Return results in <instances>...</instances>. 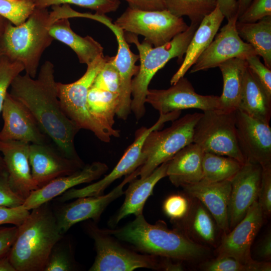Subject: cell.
I'll use <instances>...</instances> for the list:
<instances>
[{"label": "cell", "instance_id": "obj_44", "mask_svg": "<svg viewBox=\"0 0 271 271\" xmlns=\"http://www.w3.org/2000/svg\"><path fill=\"white\" fill-rule=\"evenodd\" d=\"M260 186L257 202L264 216L271 213V166L262 168Z\"/></svg>", "mask_w": 271, "mask_h": 271}, {"label": "cell", "instance_id": "obj_15", "mask_svg": "<svg viewBox=\"0 0 271 271\" xmlns=\"http://www.w3.org/2000/svg\"><path fill=\"white\" fill-rule=\"evenodd\" d=\"M137 176L136 170L125 176L119 185L106 195L78 198L57 209L54 213L60 232L63 234L76 223L88 219L98 221L109 204L124 194L125 185Z\"/></svg>", "mask_w": 271, "mask_h": 271}, {"label": "cell", "instance_id": "obj_20", "mask_svg": "<svg viewBox=\"0 0 271 271\" xmlns=\"http://www.w3.org/2000/svg\"><path fill=\"white\" fill-rule=\"evenodd\" d=\"M262 167L246 161L232 178L228 207L230 231L245 216L249 208L258 200Z\"/></svg>", "mask_w": 271, "mask_h": 271}, {"label": "cell", "instance_id": "obj_26", "mask_svg": "<svg viewBox=\"0 0 271 271\" xmlns=\"http://www.w3.org/2000/svg\"><path fill=\"white\" fill-rule=\"evenodd\" d=\"M205 152L191 143L168 162L167 176L176 187L200 182L203 176L202 161Z\"/></svg>", "mask_w": 271, "mask_h": 271}, {"label": "cell", "instance_id": "obj_9", "mask_svg": "<svg viewBox=\"0 0 271 271\" xmlns=\"http://www.w3.org/2000/svg\"><path fill=\"white\" fill-rule=\"evenodd\" d=\"M85 228L94 240L96 252L89 270L132 271L140 268L163 270L165 259L159 261L156 256L138 253L125 248L93 223H87Z\"/></svg>", "mask_w": 271, "mask_h": 271}, {"label": "cell", "instance_id": "obj_17", "mask_svg": "<svg viewBox=\"0 0 271 271\" xmlns=\"http://www.w3.org/2000/svg\"><path fill=\"white\" fill-rule=\"evenodd\" d=\"M29 162L32 177L38 189L84 166L81 160L66 157L55 144L53 146L50 143L30 144Z\"/></svg>", "mask_w": 271, "mask_h": 271}, {"label": "cell", "instance_id": "obj_30", "mask_svg": "<svg viewBox=\"0 0 271 271\" xmlns=\"http://www.w3.org/2000/svg\"><path fill=\"white\" fill-rule=\"evenodd\" d=\"M118 97L117 94L92 86L87 95V108L90 114L111 137L120 136V130L113 127Z\"/></svg>", "mask_w": 271, "mask_h": 271}, {"label": "cell", "instance_id": "obj_45", "mask_svg": "<svg viewBox=\"0 0 271 271\" xmlns=\"http://www.w3.org/2000/svg\"><path fill=\"white\" fill-rule=\"evenodd\" d=\"M25 199L11 188L7 171L0 174V206L16 207L23 205Z\"/></svg>", "mask_w": 271, "mask_h": 271}, {"label": "cell", "instance_id": "obj_11", "mask_svg": "<svg viewBox=\"0 0 271 271\" xmlns=\"http://www.w3.org/2000/svg\"><path fill=\"white\" fill-rule=\"evenodd\" d=\"M114 24L124 32L144 36V40L155 47L169 42L189 27L182 18L166 9L145 11L128 7Z\"/></svg>", "mask_w": 271, "mask_h": 271}, {"label": "cell", "instance_id": "obj_25", "mask_svg": "<svg viewBox=\"0 0 271 271\" xmlns=\"http://www.w3.org/2000/svg\"><path fill=\"white\" fill-rule=\"evenodd\" d=\"M224 19V16L217 6L211 14L203 19L188 46L180 67L170 80L171 85L184 77L199 57L207 48L217 33Z\"/></svg>", "mask_w": 271, "mask_h": 271}, {"label": "cell", "instance_id": "obj_46", "mask_svg": "<svg viewBox=\"0 0 271 271\" xmlns=\"http://www.w3.org/2000/svg\"><path fill=\"white\" fill-rule=\"evenodd\" d=\"M23 205L16 207L0 206V225L11 224L18 227L30 214Z\"/></svg>", "mask_w": 271, "mask_h": 271}, {"label": "cell", "instance_id": "obj_10", "mask_svg": "<svg viewBox=\"0 0 271 271\" xmlns=\"http://www.w3.org/2000/svg\"><path fill=\"white\" fill-rule=\"evenodd\" d=\"M181 111L160 114L158 120L151 127H141L135 132L134 140L128 147L113 170L102 179L80 189L71 188L57 199L64 202L74 198L102 195L106 188L117 179L128 175L140 168L144 163L143 147L148 134L153 130L159 129L165 123L174 121L179 117Z\"/></svg>", "mask_w": 271, "mask_h": 271}, {"label": "cell", "instance_id": "obj_33", "mask_svg": "<svg viewBox=\"0 0 271 271\" xmlns=\"http://www.w3.org/2000/svg\"><path fill=\"white\" fill-rule=\"evenodd\" d=\"M243 164L229 157L205 153L202 161L203 176L201 181L215 183L231 180Z\"/></svg>", "mask_w": 271, "mask_h": 271}, {"label": "cell", "instance_id": "obj_43", "mask_svg": "<svg viewBox=\"0 0 271 271\" xmlns=\"http://www.w3.org/2000/svg\"><path fill=\"white\" fill-rule=\"evenodd\" d=\"M200 266L206 271H248L247 264H242L233 257L226 256H217L205 261Z\"/></svg>", "mask_w": 271, "mask_h": 271}, {"label": "cell", "instance_id": "obj_32", "mask_svg": "<svg viewBox=\"0 0 271 271\" xmlns=\"http://www.w3.org/2000/svg\"><path fill=\"white\" fill-rule=\"evenodd\" d=\"M195 200L193 205L190 204L188 213L182 219L184 220V228L197 240L213 245L216 241L218 226L205 207L199 201Z\"/></svg>", "mask_w": 271, "mask_h": 271}, {"label": "cell", "instance_id": "obj_7", "mask_svg": "<svg viewBox=\"0 0 271 271\" xmlns=\"http://www.w3.org/2000/svg\"><path fill=\"white\" fill-rule=\"evenodd\" d=\"M235 112L222 109L203 111L194 128L193 142L205 153L229 157L244 164L237 140Z\"/></svg>", "mask_w": 271, "mask_h": 271}, {"label": "cell", "instance_id": "obj_16", "mask_svg": "<svg viewBox=\"0 0 271 271\" xmlns=\"http://www.w3.org/2000/svg\"><path fill=\"white\" fill-rule=\"evenodd\" d=\"M4 126L0 141H20L34 144L50 143L36 119L21 101L8 92L2 110Z\"/></svg>", "mask_w": 271, "mask_h": 271}, {"label": "cell", "instance_id": "obj_29", "mask_svg": "<svg viewBox=\"0 0 271 271\" xmlns=\"http://www.w3.org/2000/svg\"><path fill=\"white\" fill-rule=\"evenodd\" d=\"M246 61L239 58L229 59L218 66L223 77V91L219 96L221 109L235 111L239 107Z\"/></svg>", "mask_w": 271, "mask_h": 271}, {"label": "cell", "instance_id": "obj_31", "mask_svg": "<svg viewBox=\"0 0 271 271\" xmlns=\"http://www.w3.org/2000/svg\"><path fill=\"white\" fill-rule=\"evenodd\" d=\"M236 27L241 39L252 46L271 69V16L252 23L237 21Z\"/></svg>", "mask_w": 271, "mask_h": 271}, {"label": "cell", "instance_id": "obj_51", "mask_svg": "<svg viewBox=\"0 0 271 271\" xmlns=\"http://www.w3.org/2000/svg\"><path fill=\"white\" fill-rule=\"evenodd\" d=\"M248 271H270L271 264L269 261H257L253 260L247 263Z\"/></svg>", "mask_w": 271, "mask_h": 271}, {"label": "cell", "instance_id": "obj_39", "mask_svg": "<svg viewBox=\"0 0 271 271\" xmlns=\"http://www.w3.org/2000/svg\"><path fill=\"white\" fill-rule=\"evenodd\" d=\"M24 70L22 64L0 57V113L2 111L8 89L14 79Z\"/></svg>", "mask_w": 271, "mask_h": 271}, {"label": "cell", "instance_id": "obj_40", "mask_svg": "<svg viewBox=\"0 0 271 271\" xmlns=\"http://www.w3.org/2000/svg\"><path fill=\"white\" fill-rule=\"evenodd\" d=\"M190 204L188 199L179 194L168 197L163 204L165 213L173 220H180L184 218L189 210Z\"/></svg>", "mask_w": 271, "mask_h": 271}, {"label": "cell", "instance_id": "obj_3", "mask_svg": "<svg viewBox=\"0 0 271 271\" xmlns=\"http://www.w3.org/2000/svg\"><path fill=\"white\" fill-rule=\"evenodd\" d=\"M31 210L18 227L8 253L16 271H44L52 248L63 238L48 202Z\"/></svg>", "mask_w": 271, "mask_h": 271}, {"label": "cell", "instance_id": "obj_36", "mask_svg": "<svg viewBox=\"0 0 271 271\" xmlns=\"http://www.w3.org/2000/svg\"><path fill=\"white\" fill-rule=\"evenodd\" d=\"M35 9L31 0H0V15L15 26L25 22Z\"/></svg>", "mask_w": 271, "mask_h": 271}, {"label": "cell", "instance_id": "obj_5", "mask_svg": "<svg viewBox=\"0 0 271 271\" xmlns=\"http://www.w3.org/2000/svg\"><path fill=\"white\" fill-rule=\"evenodd\" d=\"M47 8H35L27 20L8 25L0 38V54L23 64L26 73L35 78L41 57L54 40L49 33Z\"/></svg>", "mask_w": 271, "mask_h": 271}, {"label": "cell", "instance_id": "obj_14", "mask_svg": "<svg viewBox=\"0 0 271 271\" xmlns=\"http://www.w3.org/2000/svg\"><path fill=\"white\" fill-rule=\"evenodd\" d=\"M236 137L245 162L271 166V127L239 109L235 110Z\"/></svg>", "mask_w": 271, "mask_h": 271}, {"label": "cell", "instance_id": "obj_54", "mask_svg": "<svg viewBox=\"0 0 271 271\" xmlns=\"http://www.w3.org/2000/svg\"><path fill=\"white\" fill-rule=\"evenodd\" d=\"M10 22L7 19L0 15V38L3 35Z\"/></svg>", "mask_w": 271, "mask_h": 271}, {"label": "cell", "instance_id": "obj_42", "mask_svg": "<svg viewBox=\"0 0 271 271\" xmlns=\"http://www.w3.org/2000/svg\"><path fill=\"white\" fill-rule=\"evenodd\" d=\"M247 66L256 78L267 96L271 99V69L261 62L257 55H252L246 60Z\"/></svg>", "mask_w": 271, "mask_h": 271}, {"label": "cell", "instance_id": "obj_55", "mask_svg": "<svg viewBox=\"0 0 271 271\" xmlns=\"http://www.w3.org/2000/svg\"><path fill=\"white\" fill-rule=\"evenodd\" d=\"M6 171H7V169L5 161L0 155V174Z\"/></svg>", "mask_w": 271, "mask_h": 271}, {"label": "cell", "instance_id": "obj_24", "mask_svg": "<svg viewBox=\"0 0 271 271\" xmlns=\"http://www.w3.org/2000/svg\"><path fill=\"white\" fill-rule=\"evenodd\" d=\"M168 162L158 167L149 176L140 179H133L129 183L124 191V201L109 221V225L115 226L122 219L133 214L136 216L143 214V209L148 198L152 193L157 183L167 176Z\"/></svg>", "mask_w": 271, "mask_h": 271}, {"label": "cell", "instance_id": "obj_8", "mask_svg": "<svg viewBox=\"0 0 271 271\" xmlns=\"http://www.w3.org/2000/svg\"><path fill=\"white\" fill-rule=\"evenodd\" d=\"M106 60V56L103 55L96 58L87 65L85 73L74 82H57V90L61 105L69 118L80 129L89 130L101 141L108 143L111 136L92 117L87 103L88 91Z\"/></svg>", "mask_w": 271, "mask_h": 271}, {"label": "cell", "instance_id": "obj_47", "mask_svg": "<svg viewBox=\"0 0 271 271\" xmlns=\"http://www.w3.org/2000/svg\"><path fill=\"white\" fill-rule=\"evenodd\" d=\"M18 227H0V257L8 254L15 240Z\"/></svg>", "mask_w": 271, "mask_h": 271}, {"label": "cell", "instance_id": "obj_28", "mask_svg": "<svg viewBox=\"0 0 271 271\" xmlns=\"http://www.w3.org/2000/svg\"><path fill=\"white\" fill-rule=\"evenodd\" d=\"M238 109L251 117L269 123L271 99L267 96L248 66L244 74Z\"/></svg>", "mask_w": 271, "mask_h": 271}, {"label": "cell", "instance_id": "obj_4", "mask_svg": "<svg viewBox=\"0 0 271 271\" xmlns=\"http://www.w3.org/2000/svg\"><path fill=\"white\" fill-rule=\"evenodd\" d=\"M198 26L191 23L186 31L169 42L156 47L145 40L140 43L138 35L124 32L127 42L134 44L139 53V69L132 80L131 88L132 98L130 109L137 120L145 115L147 93L153 77L170 60L177 58L179 63L182 62L188 46Z\"/></svg>", "mask_w": 271, "mask_h": 271}, {"label": "cell", "instance_id": "obj_27", "mask_svg": "<svg viewBox=\"0 0 271 271\" xmlns=\"http://www.w3.org/2000/svg\"><path fill=\"white\" fill-rule=\"evenodd\" d=\"M49 33L54 39L69 46L76 53L80 63L88 65L103 55L101 44L91 36L81 37L75 33L68 19L54 22L49 27Z\"/></svg>", "mask_w": 271, "mask_h": 271}, {"label": "cell", "instance_id": "obj_2", "mask_svg": "<svg viewBox=\"0 0 271 271\" xmlns=\"http://www.w3.org/2000/svg\"><path fill=\"white\" fill-rule=\"evenodd\" d=\"M106 233L127 242L149 255L179 260L193 261L204 257L207 247L193 241L179 229H170L165 222L150 224L143 214L115 229H102Z\"/></svg>", "mask_w": 271, "mask_h": 271}, {"label": "cell", "instance_id": "obj_52", "mask_svg": "<svg viewBox=\"0 0 271 271\" xmlns=\"http://www.w3.org/2000/svg\"><path fill=\"white\" fill-rule=\"evenodd\" d=\"M0 271H16L10 260L8 254L0 257Z\"/></svg>", "mask_w": 271, "mask_h": 271}, {"label": "cell", "instance_id": "obj_49", "mask_svg": "<svg viewBox=\"0 0 271 271\" xmlns=\"http://www.w3.org/2000/svg\"><path fill=\"white\" fill-rule=\"evenodd\" d=\"M217 6L227 20L235 16L238 17L236 0H217Z\"/></svg>", "mask_w": 271, "mask_h": 271}, {"label": "cell", "instance_id": "obj_56", "mask_svg": "<svg viewBox=\"0 0 271 271\" xmlns=\"http://www.w3.org/2000/svg\"><path fill=\"white\" fill-rule=\"evenodd\" d=\"M1 54H0V57H1Z\"/></svg>", "mask_w": 271, "mask_h": 271}, {"label": "cell", "instance_id": "obj_41", "mask_svg": "<svg viewBox=\"0 0 271 271\" xmlns=\"http://www.w3.org/2000/svg\"><path fill=\"white\" fill-rule=\"evenodd\" d=\"M271 16V0H252L245 11L237 19L243 23H255Z\"/></svg>", "mask_w": 271, "mask_h": 271}, {"label": "cell", "instance_id": "obj_23", "mask_svg": "<svg viewBox=\"0 0 271 271\" xmlns=\"http://www.w3.org/2000/svg\"><path fill=\"white\" fill-rule=\"evenodd\" d=\"M190 197L199 201L208 210L224 234L230 231L228 207L230 180L215 183L199 182L182 187Z\"/></svg>", "mask_w": 271, "mask_h": 271}, {"label": "cell", "instance_id": "obj_18", "mask_svg": "<svg viewBox=\"0 0 271 271\" xmlns=\"http://www.w3.org/2000/svg\"><path fill=\"white\" fill-rule=\"evenodd\" d=\"M93 20L108 27L114 34L117 42V52L114 62L119 74L120 88L116 115L118 118L126 120L131 112V82L139 69V66L136 65L139 56L130 51L124 31L112 23L109 18L104 14L95 13Z\"/></svg>", "mask_w": 271, "mask_h": 271}, {"label": "cell", "instance_id": "obj_48", "mask_svg": "<svg viewBox=\"0 0 271 271\" xmlns=\"http://www.w3.org/2000/svg\"><path fill=\"white\" fill-rule=\"evenodd\" d=\"M128 7L140 11H154L166 10L164 0H124Z\"/></svg>", "mask_w": 271, "mask_h": 271}, {"label": "cell", "instance_id": "obj_6", "mask_svg": "<svg viewBox=\"0 0 271 271\" xmlns=\"http://www.w3.org/2000/svg\"><path fill=\"white\" fill-rule=\"evenodd\" d=\"M202 113H188L174 120L163 130L157 129L147 137L143 147L144 162L138 176L145 178L162 164L168 162L179 151L193 143L195 125Z\"/></svg>", "mask_w": 271, "mask_h": 271}, {"label": "cell", "instance_id": "obj_13", "mask_svg": "<svg viewBox=\"0 0 271 271\" xmlns=\"http://www.w3.org/2000/svg\"><path fill=\"white\" fill-rule=\"evenodd\" d=\"M237 19L235 16L227 20V23L191 67L190 73L218 67L221 63L233 58L246 60L256 55L252 46L239 37L236 27Z\"/></svg>", "mask_w": 271, "mask_h": 271}, {"label": "cell", "instance_id": "obj_34", "mask_svg": "<svg viewBox=\"0 0 271 271\" xmlns=\"http://www.w3.org/2000/svg\"><path fill=\"white\" fill-rule=\"evenodd\" d=\"M166 10L173 15L188 17L191 23L200 25L217 6V0H164Z\"/></svg>", "mask_w": 271, "mask_h": 271}, {"label": "cell", "instance_id": "obj_38", "mask_svg": "<svg viewBox=\"0 0 271 271\" xmlns=\"http://www.w3.org/2000/svg\"><path fill=\"white\" fill-rule=\"evenodd\" d=\"M75 266L70 248L60 240L52 248L44 271L74 270Z\"/></svg>", "mask_w": 271, "mask_h": 271}, {"label": "cell", "instance_id": "obj_12", "mask_svg": "<svg viewBox=\"0 0 271 271\" xmlns=\"http://www.w3.org/2000/svg\"><path fill=\"white\" fill-rule=\"evenodd\" d=\"M171 85L166 89L148 90L146 102L160 114L190 108L203 111L221 109L219 96L197 93L186 77H182Z\"/></svg>", "mask_w": 271, "mask_h": 271}, {"label": "cell", "instance_id": "obj_37", "mask_svg": "<svg viewBox=\"0 0 271 271\" xmlns=\"http://www.w3.org/2000/svg\"><path fill=\"white\" fill-rule=\"evenodd\" d=\"M114 59V56H106V61L95 78L92 86L119 95L120 79Z\"/></svg>", "mask_w": 271, "mask_h": 271}, {"label": "cell", "instance_id": "obj_22", "mask_svg": "<svg viewBox=\"0 0 271 271\" xmlns=\"http://www.w3.org/2000/svg\"><path fill=\"white\" fill-rule=\"evenodd\" d=\"M108 170L106 164L94 162L68 175L56 178L42 187L33 191L26 198L23 206L31 210L49 202L78 185L96 180Z\"/></svg>", "mask_w": 271, "mask_h": 271}, {"label": "cell", "instance_id": "obj_21", "mask_svg": "<svg viewBox=\"0 0 271 271\" xmlns=\"http://www.w3.org/2000/svg\"><path fill=\"white\" fill-rule=\"evenodd\" d=\"M29 145L20 141H0V152L4 156L10 185L24 199L38 189L32 177Z\"/></svg>", "mask_w": 271, "mask_h": 271}, {"label": "cell", "instance_id": "obj_19", "mask_svg": "<svg viewBox=\"0 0 271 271\" xmlns=\"http://www.w3.org/2000/svg\"><path fill=\"white\" fill-rule=\"evenodd\" d=\"M264 216L257 201L254 202L244 218L224 234L217 249V256L231 257L244 264L252 261L251 246L262 226Z\"/></svg>", "mask_w": 271, "mask_h": 271}, {"label": "cell", "instance_id": "obj_53", "mask_svg": "<svg viewBox=\"0 0 271 271\" xmlns=\"http://www.w3.org/2000/svg\"><path fill=\"white\" fill-rule=\"evenodd\" d=\"M252 0H236L238 5V18L242 14Z\"/></svg>", "mask_w": 271, "mask_h": 271}, {"label": "cell", "instance_id": "obj_1", "mask_svg": "<svg viewBox=\"0 0 271 271\" xmlns=\"http://www.w3.org/2000/svg\"><path fill=\"white\" fill-rule=\"evenodd\" d=\"M54 66L46 61L38 77L19 74L11 84L12 96L23 103L32 113L43 132L66 157L81 160L74 140L79 127L66 115L59 100Z\"/></svg>", "mask_w": 271, "mask_h": 271}, {"label": "cell", "instance_id": "obj_50", "mask_svg": "<svg viewBox=\"0 0 271 271\" xmlns=\"http://www.w3.org/2000/svg\"><path fill=\"white\" fill-rule=\"evenodd\" d=\"M259 258L269 261L271 258V234L268 232L261 241L257 248Z\"/></svg>", "mask_w": 271, "mask_h": 271}, {"label": "cell", "instance_id": "obj_57", "mask_svg": "<svg viewBox=\"0 0 271 271\" xmlns=\"http://www.w3.org/2000/svg\"><path fill=\"white\" fill-rule=\"evenodd\" d=\"M10 1H13V0H10Z\"/></svg>", "mask_w": 271, "mask_h": 271}, {"label": "cell", "instance_id": "obj_35", "mask_svg": "<svg viewBox=\"0 0 271 271\" xmlns=\"http://www.w3.org/2000/svg\"><path fill=\"white\" fill-rule=\"evenodd\" d=\"M35 8H47L54 6L73 4L94 11L99 14L115 12L120 5V0H31Z\"/></svg>", "mask_w": 271, "mask_h": 271}]
</instances>
